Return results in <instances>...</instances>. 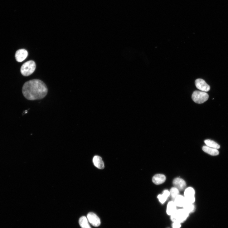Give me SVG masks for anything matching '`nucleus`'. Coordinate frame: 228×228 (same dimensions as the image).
I'll list each match as a JSON object with an SVG mask.
<instances>
[{
	"instance_id": "2",
	"label": "nucleus",
	"mask_w": 228,
	"mask_h": 228,
	"mask_svg": "<svg viewBox=\"0 0 228 228\" xmlns=\"http://www.w3.org/2000/svg\"><path fill=\"white\" fill-rule=\"evenodd\" d=\"M36 68L35 62L32 60L28 61L24 63L21 68L20 71L24 76H28L32 74Z\"/></svg>"
},
{
	"instance_id": "6",
	"label": "nucleus",
	"mask_w": 228,
	"mask_h": 228,
	"mask_svg": "<svg viewBox=\"0 0 228 228\" xmlns=\"http://www.w3.org/2000/svg\"><path fill=\"white\" fill-rule=\"evenodd\" d=\"M195 85L196 88L204 92L209 91L210 90V86L206 81L201 79H198L195 81Z\"/></svg>"
},
{
	"instance_id": "9",
	"label": "nucleus",
	"mask_w": 228,
	"mask_h": 228,
	"mask_svg": "<svg viewBox=\"0 0 228 228\" xmlns=\"http://www.w3.org/2000/svg\"><path fill=\"white\" fill-rule=\"evenodd\" d=\"M175 187L179 191L183 190L186 186L185 181L180 178H175L173 182Z\"/></svg>"
},
{
	"instance_id": "10",
	"label": "nucleus",
	"mask_w": 228,
	"mask_h": 228,
	"mask_svg": "<svg viewBox=\"0 0 228 228\" xmlns=\"http://www.w3.org/2000/svg\"><path fill=\"white\" fill-rule=\"evenodd\" d=\"M93 162L95 166L100 169L104 168V164L101 157L98 156H95L93 158Z\"/></svg>"
},
{
	"instance_id": "14",
	"label": "nucleus",
	"mask_w": 228,
	"mask_h": 228,
	"mask_svg": "<svg viewBox=\"0 0 228 228\" xmlns=\"http://www.w3.org/2000/svg\"><path fill=\"white\" fill-rule=\"evenodd\" d=\"M79 224L81 228H91L87 218L85 216H82L80 218Z\"/></svg>"
},
{
	"instance_id": "11",
	"label": "nucleus",
	"mask_w": 228,
	"mask_h": 228,
	"mask_svg": "<svg viewBox=\"0 0 228 228\" xmlns=\"http://www.w3.org/2000/svg\"><path fill=\"white\" fill-rule=\"evenodd\" d=\"M166 179V177L164 175L157 174L153 177L152 180L155 184L159 185L164 182Z\"/></svg>"
},
{
	"instance_id": "8",
	"label": "nucleus",
	"mask_w": 228,
	"mask_h": 228,
	"mask_svg": "<svg viewBox=\"0 0 228 228\" xmlns=\"http://www.w3.org/2000/svg\"><path fill=\"white\" fill-rule=\"evenodd\" d=\"M28 56V52L25 49H21L17 50L16 52L15 57L16 61L21 62L26 59Z\"/></svg>"
},
{
	"instance_id": "3",
	"label": "nucleus",
	"mask_w": 228,
	"mask_h": 228,
	"mask_svg": "<svg viewBox=\"0 0 228 228\" xmlns=\"http://www.w3.org/2000/svg\"><path fill=\"white\" fill-rule=\"evenodd\" d=\"M209 95L205 92L199 91H195L192 96V100L195 103L202 104L208 100Z\"/></svg>"
},
{
	"instance_id": "4",
	"label": "nucleus",
	"mask_w": 228,
	"mask_h": 228,
	"mask_svg": "<svg viewBox=\"0 0 228 228\" xmlns=\"http://www.w3.org/2000/svg\"><path fill=\"white\" fill-rule=\"evenodd\" d=\"M189 213L184 209L177 210L173 215L171 216L172 220L174 221H177L180 223L182 222L187 218Z\"/></svg>"
},
{
	"instance_id": "7",
	"label": "nucleus",
	"mask_w": 228,
	"mask_h": 228,
	"mask_svg": "<svg viewBox=\"0 0 228 228\" xmlns=\"http://www.w3.org/2000/svg\"><path fill=\"white\" fill-rule=\"evenodd\" d=\"M87 218L89 222L94 226L98 227L100 225V219L94 213L90 212L88 213Z\"/></svg>"
},
{
	"instance_id": "19",
	"label": "nucleus",
	"mask_w": 228,
	"mask_h": 228,
	"mask_svg": "<svg viewBox=\"0 0 228 228\" xmlns=\"http://www.w3.org/2000/svg\"><path fill=\"white\" fill-rule=\"evenodd\" d=\"M170 195L174 200L179 195V191L175 187L172 188L170 190Z\"/></svg>"
},
{
	"instance_id": "20",
	"label": "nucleus",
	"mask_w": 228,
	"mask_h": 228,
	"mask_svg": "<svg viewBox=\"0 0 228 228\" xmlns=\"http://www.w3.org/2000/svg\"><path fill=\"white\" fill-rule=\"evenodd\" d=\"M181 226L180 223L174 221L173 225V228H180Z\"/></svg>"
},
{
	"instance_id": "16",
	"label": "nucleus",
	"mask_w": 228,
	"mask_h": 228,
	"mask_svg": "<svg viewBox=\"0 0 228 228\" xmlns=\"http://www.w3.org/2000/svg\"><path fill=\"white\" fill-rule=\"evenodd\" d=\"M183 207L184 210L189 213L193 212L195 210V206L193 203L186 201Z\"/></svg>"
},
{
	"instance_id": "12",
	"label": "nucleus",
	"mask_w": 228,
	"mask_h": 228,
	"mask_svg": "<svg viewBox=\"0 0 228 228\" xmlns=\"http://www.w3.org/2000/svg\"><path fill=\"white\" fill-rule=\"evenodd\" d=\"M203 151L205 153L211 156H216L219 154L218 150L216 149L212 148L207 146H204L202 148Z\"/></svg>"
},
{
	"instance_id": "1",
	"label": "nucleus",
	"mask_w": 228,
	"mask_h": 228,
	"mask_svg": "<svg viewBox=\"0 0 228 228\" xmlns=\"http://www.w3.org/2000/svg\"><path fill=\"white\" fill-rule=\"evenodd\" d=\"M22 92L27 99L34 100L44 98L47 94L48 89L42 81L33 79L25 83L23 86Z\"/></svg>"
},
{
	"instance_id": "15",
	"label": "nucleus",
	"mask_w": 228,
	"mask_h": 228,
	"mask_svg": "<svg viewBox=\"0 0 228 228\" xmlns=\"http://www.w3.org/2000/svg\"><path fill=\"white\" fill-rule=\"evenodd\" d=\"M170 195V192L168 190H165L162 195H159L158 198L159 201L162 204L164 203L167 201L168 197Z\"/></svg>"
},
{
	"instance_id": "18",
	"label": "nucleus",
	"mask_w": 228,
	"mask_h": 228,
	"mask_svg": "<svg viewBox=\"0 0 228 228\" xmlns=\"http://www.w3.org/2000/svg\"><path fill=\"white\" fill-rule=\"evenodd\" d=\"M174 200V203L176 206L179 207H183L185 201L184 197L180 195H178Z\"/></svg>"
},
{
	"instance_id": "13",
	"label": "nucleus",
	"mask_w": 228,
	"mask_h": 228,
	"mask_svg": "<svg viewBox=\"0 0 228 228\" xmlns=\"http://www.w3.org/2000/svg\"><path fill=\"white\" fill-rule=\"evenodd\" d=\"M176 206L174 202L173 201H170L168 203L167 209V214L170 216H172L177 211Z\"/></svg>"
},
{
	"instance_id": "5",
	"label": "nucleus",
	"mask_w": 228,
	"mask_h": 228,
	"mask_svg": "<svg viewBox=\"0 0 228 228\" xmlns=\"http://www.w3.org/2000/svg\"><path fill=\"white\" fill-rule=\"evenodd\" d=\"M195 191L192 187H188L185 189L184 195V198L186 201L193 203L195 201Z\"/></svg>"
},
{
	"instance_id": "17",
	"label": "nucleus",
	"mask_w": 228,
	"mask_h": 228,
	"mask_svg": "<svg viewBox=\"0 0 228 228\" xmlns=\"http://www.w3.org/2000/svg\"><path fill=\"white\" fill-rule=\"evenodd\" d=\"M204 143L207 146L214 149H218L220 148V145L215 141L210 139H206L204 141Z\"/></svg>"
}]
</instances>
